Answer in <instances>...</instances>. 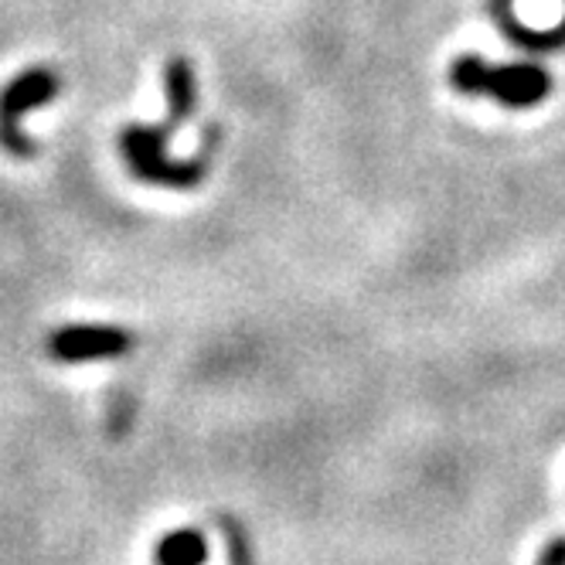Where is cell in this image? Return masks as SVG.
Instances as JSON below:
<instances>
[{
    "label": "cell",
    "mask_w": 565,
    "mask_h": 565,
    "mask_svg": "<svg viewBox=\"0 0 565 565\" xmlns=\"http://www.w3.org/2000/svg\"><path fill=\"white\" fill-rule=\"evenodd\" d=\"M542 565H565V535L548 542V548L542 552Z\"/></svg>",
    "instance_id": "7"
},
{
    "label": "cell",
    "mask_w": 565,
    "mask_h": 565,
    "mask_svg": "<svg viewBox=\"0 0 565 565\" xmlns=\"http://www.w3.org/2000/svg\"><path fill=\"white\" fill-rule=\"evenodd\" d=\"M58 93V75L52 68H28L0 93V147L14 157H31L34 143L21 134V116L34 106L52 103Z\"/></svg>",
    "instance_id": "3"
},
{
    "label": "cell",
    "mask_w": 565,
    "mask_h": 565,
    "mask_svg": "<svg viewBox=\"0 0 565 565\" xmlns=\"http://www.w3.org/2000/svg\"><path fill=\"white\" fill-rule=\"evenodd\" d=\"M168 137H171L168 127H137L134 124L124 130V137H119V147H124L127 168L134 171V178H140L147 184L188 191L209 174V150H201L188 160H174L168 153Z\"/></svg>",
    "instance_id": "2"
},
{
    "label": "cell",
    "mask_w": 565,
    "mask_h": 565,
    "mask_svg": "<svg viewBox=\"0 0 565 565\" xmlns=\"http://www.w3.org/2000/svg\"><path fill=\"white\" fill-rule=\"evenodd\" d=\"M209 558V542L201 532L181 529L160 539L157 545V565H201Z\"/></svg>",
    "instance_id": "6"
},
{
    "label": "cell",
    "mask_w": 565,
    "mask_h": 565,
    "mask_svg": "<svg viewBox=\"0 0 565 565\" xmlns=\"http://www.w3.org/2000/svg\"><path fill=\"white\" fill-rule=\"evenodd\" d=\"M164 93H168V130L174 134L194 109V72L188 58H171L164 72Z\"/></svg>",
    "instance_id": "5"
},
{
    "label": "cell",
    "mask_w": 565,
    "mask_h": 565,
    "mask_svg": "<svg viewBox=\"0 0 565 565\" xmlns=\"http://www.w3.org/2000/svg\"><path fill=\"white\" fill-rule=\"evenodd\" d=\"M49 351L55 361H109L134 351V334L124 328H103V324H83V328H62L52 334Z\"/></svg>",
    "instance_id": "4"
},
{
    "label": "cell",
    "mask_w": 565,
    "mask_h": 565,
    "mask_svg": "<svg viewBox=\"0 0 565 565\" xmlns=\"http://www.w3.org/2000/svg\"><path fill=\"white\" fill-rule=\"evenodd\" d=\"M454 89L467 96H494L511 109L535 106L552 93V78L539 65H488L477 55H460L450 68Z\"/></svg>",
    "instance_id": "1"
}]
</instances>
